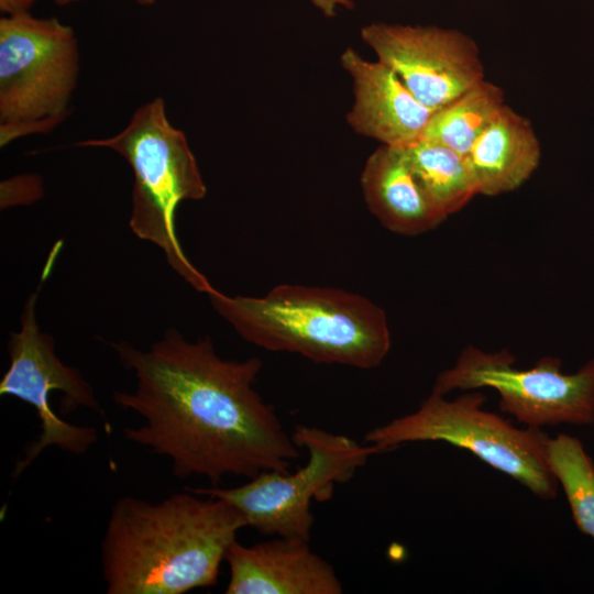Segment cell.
I'll use <instances>...</instances> for the list:
<instances>
[{
  "mask_svg": "<svg viewBox=\"0 0 594 594\" xmlns=\"http://www.w3.org/2000/svg\"><path fill=\"white\" fill-rule=\"evenodd\" d=\"M113 348L136 385L116 392L114 403L143 419L127 427V441L167 458L173 475L252 479L263 471H289L300 451L274 407L254 388L258 358L223 359L206 337L186 340L169 329L148 350L128 342Z\"/></svg>",
  "mask_w": 594,
  "mask_h": 594,
  "instance_id": "obj_1",
  "label": "cell"
},
{
  "mask_svg": "<svg viewBox=\"0 0 594 594\" xmlns=\"http://www.w3.org/2000/svg\"><path fill=\"white\" fill-rule=\"evenodd\" d=\"M243 514L190 490L152 503L133 496L111 508L100 544L108 594H184L218 583Z\"/></svg>",
  "mask_w": 594,
  "mask_h": 594,
  "instance_id": "obj_2",
  "label": "cell"
},
{
  "mask_svg": "<svg viewBox=\"0 0 594 594\" xmlns=\"http://www.w3.org/2000/svg\"><path fill=\"white\" fill-rule=\"evenodd\" d=\"M213 309L245 341L311 362L370 370L391 349L382 308L340 288L282 284L261 297L208 295Z\"/></svg>",
  "mask_w": 594,
  "mask_h": 594,
  "instance_id": "obj_3",
  "label": "cell"
},
{
  "mask_svg": "<svg viewBox=\"0 0 594 594\" xmlns=\"http://www.w3.org/2000/svg\"><path fill=\"white\" fill-rule=\"evenodd\" d=\"M78 145L109 147L125 157L134 175L131 230L161 248L174 271L195 289L213 293L216 288L186 257L176 238L178 204L201 199L206 186L184 132L166 117L164 100L155 98L140 107L119 134Z\"/></svg>",
  "mask_w": 594,
  "mask_h": 594,
  "instance_id": "obj_4",
  "label": "cell"
},
{
  "mask_svg": "<svg viewBox=\"0 0 594 594\" xmlns=\"http://www.w3.org/2000/svg\"><path fill=\"white\" fill-rule=\"evenodd\" d=\"M485 400L481 392L452 400L431 392L416 411L367 431L364 442L387 451L406 442L446 441L472 452L535 495L554 498L559 483L547 460L549 437L539 428H517L484 410Z\"/></svg>",
  "mask_w": 594,
  "mask_h": 594,
  "instance_id": "obj_5",
  "label": "cell"
},
{
  "mask_svg": "<svg viewBox=\"0 0 594 594\" xmlns=\"http://www.w3.org/2000/svg\"><path fill=\"white\" fill-rule=\"evenodd\" d=\"M74 31L30 13L0 19V144L46 133L68 113L76 86Z\"/></svg>",
  "mask_w": 594,
  "mask_h": 594,
  "instance_id": "obj_6",
  "label": "cell"
},
{
  "mask_svg": "<svg viewBox=\"0 0 594 594\" xmlns=\"http://www.w3.org/2000/svg\"><path fill=\"white\" fill-rule=\"evenodd\" d=\"M292 438L308 452L307 463L294 473L263 471L237 487L190 491L226 499L243 514L248 527L262 535L309 541L315 521L311 502L328 501L336 484L348 482L371 455L385 451L305 425L296 426Z\"/></svg>",
  "mask_w": 594,
  "mask_h": 594,
  "instance_id": "obj_7",
  "label": "cell"
},
{
  "mask_svg": "<svg viewBox=\"0 0 594 594\" xmlns=\"http://www.w3.org/2000/svg\"><path fill=\"white\" fill-rule=\"evenodd\" d=\"M514 361L506 350L491 353L469 345L438 375L431 392L493 388L499 409L531 428L594 422V359L573 374L561 372V360L552 356L527 370L516 369Z\"/></svg>",
  "mask_w": 594,
  "mask_h": 594,
  "instance_id": "obj_8",
  "label": "cell"
},
{
  "mask_svg": "<svg viewBox=\"0 0 594 594\" xmlns=\"http://www.w3.org/2000/svg\"><path fill=\"white\" fill-rule=\"evenodd\" d=\"M36 300L37 292H34L24 305L20 330L10 336V364L0 381V395L16 397L31 405L40 421L37 438L25 444L23 455L13 466L14 479L46 448L55 447L70 454L82 455L98 440L96 428L68 422L51 406V393L58 391L64 396L61 404L64 413L79 407L100 411L92 386L77 369L59 360L53 338L41 331L35 316Z\"/></svg>",
  "mask_w": 594,
  "mask_h": 594,
  "instance_id": "obj_9",
  "label": "cell"
},
{
  "mask_svg": "<svg viewBox=\"0 0 594 594\" xmlns=\"http://www.w3.org/2000/svg\"><path fill=\"white\" fill-rule=\"evenodd\" d=\"M361 37L433 111L485 79L476 43L459 30L372 23L361 30Z\"/></svg>",
  "mask_w": 594,
  "mask_h": 594,
  "instance_id": "obj_10",
  "label": "cell"
},
{
  "mask_svg": "<svg viewBox=\"0 0 594 594\" xmlns=\"http://www.w3.org/2000/svg\"><path fill=\"white\" fill-rule=\"evenodd\" d=\"M227 594H340L333 566L315 553L309 541L277 537L254 544L238 540L228 550Z\"/></svg>",
  "mask_w": 594,
  "mask_h": 594,
  "instance_id": "obj_11",
  "label": "cell"
},
{
  "mask_svg": "<svg viewBox=\"0 0 594 594\" xmlns=\"http://www.w3.org/2000/svg\"><path fill=\"white\" fill-rule=\"evenodd\" d=\"M340 63L353 82L354 101L346 120L355 132L399 147L422 136L435 111L418 101L394 70L363 58L352 47L341 54Z\"/></svg>",
  "mask_w": 594,
  "mask_h": 594,
  "instance_id": "obj_12",
  "label": "cell"
},
{
  "mask_svg": "<svg viewBox=\"0 0 594 594\" xmlns=\"http://www.w3.org/2000/svg\"><path fill=\"white\" fill-rule=\"evenodd\" d=\"M361 187L370 211L394 233L418 235L446 220L420 188L405 147L376 148L365 162Z\"/></svg>",
  "mask_w": 594,
  "mask_h": 594,
  "instance_id": "obj_13",
  "label": "cell"
},
{
  "mask_svg": "<svg viewBox=\"0 0 594 594\" xmlns=\"http://www.w3.org/2000/svg\"><path fill=\"white\" fill-rule=\"evenodd\" d=\"M541 148L530 121L504 106L466 155L477 191L496 196L519 188L537 169Z\"/></svg>",
  "mask_w": 594,
  "mask_h": 594,
  "instance_id": "obj_14",
  "label": "cell"
},
{
  "mask_svg": "<svg viewBox=\"0 0 594 594\" xmlns=\"http://www.w3.org/2000/svg\"><path fill=\"white\" fill-rule=\"evenodd\" d=\"M405 151L420 188L443 218L479 194L466 156L424 138L405 146Z\"/></svg>",
  "mask_w": 594,
  "mask_h": 594,
  "instance_id": "obj_15",
  "label": "cell"
},
{
  "mask_svg": "<svg viewBox=\"0 0 594 594\" xmlns=\"http://www.w3.org/2000/svg\"><path fill=\"white\" fill-rule=\"evenodd\" d=\"M497 85L482 80L436 110L421 138L466 156L475 141L505 106Z\"/></svg>",
  "mask_w": 594,
  "mask_h": 594,
  "instance_id": "obj_16",
  "label": "cell"
},
{
  "mask_svg": "<svg viewBox=\"0 0 594 594\" xmlns=\"http://www.w3.org/2000/svg\"><path fill=\"white\" fill-rule=\"evenodd\" d=\"M547 460L568 499L578 528L594 539V462L570 435L549 438Z\"/></svg>",
  "mask_w": 594,
  "mask_h": 594,
  "instance_id": "obj_17",
  "label": "cell"
},
{
  "mask_svg": "<svg viewBox=\"0 0 594 594\" xmlns=\"http://www.w3.org/2000/svg\"><path fill=\"white\" fill-rule=\"evenodd\" d=\"M35 0H0V10L7 15L29 13Z\"/></svg>",
  "mask_w": 594,
  "mask_h": 594,
  "instance_id": "obj_18",
  "label": "cell"
},
{
  "mask_svg": "<svg viewBox=\"0 0 594 594\" xmlns=\"http://www.w3.org/2000/svg\"><path fill=\"white\" fill-rule=\"evenodd\" d=\"M314 7H316L323 15L333 16L338 8H351L353 2L351 0H310Z\"/></svg>",
  "mask_w": 594,
  "mask_h": 594,
  "instance_id": "obj_19",
  "label": "cell"
},
{
  "mask_svg": "<svg viewBox=\"0 0 594 594\" xmlns=\"http://www.w3.org/2000/svg\"><path fill=\"white\" fill-rule=\"evenodd\" d=\"M53 1L58 6H65L77 0H53ZM134 1L143 6H152L155 3V0H134Z\"/></svg>",
  "mask_w": 594,
  "mask_h": 594,
  "instance_id": "obj_20",
  "label": "cell"
}]
</instances>
